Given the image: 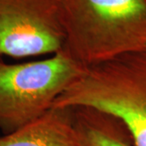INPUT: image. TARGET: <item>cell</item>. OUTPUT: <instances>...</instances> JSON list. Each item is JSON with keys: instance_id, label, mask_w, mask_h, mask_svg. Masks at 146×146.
Segmentation results:
<instances>
[{"instance_id": "52a82bcc", "label": "cell", "mask_w": 146, "mask_h": 146, "mask_svg": "<svg viewBox=\"0 0 146 146\" xmlns=\"http://www.w3.org/2000/svg\"><path fill=\"white\" fill-rule=\"evenodd\" d=\"M0 63H1V61H0Z\"/></svg>"}, {"instance_id": "3957f363", "label": "cell", "mask_w": 146, "mask_h": 146, "mask_svg": "<svg viewBox=\"0 0 146 146\" xmlns=\"http://www.w3.org/2000/svg\"><path fill=\"white\" fill-rule=\"evenodd\" d=\"M84 70L63 50L41 61L1 62L0 129L7 135L41 118Z\"/></svg>"}, {"instance_id": "277c9868", "label": "cell", "mask_w": 146, "mask_h": 146, "mask_svg": "<svg viewBox=\"0 0 146 146\" xmlns=\"http://www.w3.org/2000/svg\"><path fill=\"white\" fill-rule=\"evenodd\" d=\"M64 42L59 0H0V54H56Z\"/></svg>"}, {"instance_id": "5b68a950", "label": "cell", "mask_w": 146, "mask_h": 146, "mask_svg": "<svg viewBox=\"0 0 146 146\" xmlns=\"http://www.w3.org/2000/svg\"><path fill=\"white\" fill-rule=\"evenodd\" d=\"M0 146H78L72 107L52 108L36 121L0 137Z\"/></svg>"}, {"instance_id": "7a4b0ae2", "label": "cell", "mask_w": 146, "mask_h": 146, "mask_svg": "<svg viewBox=\"0 0 146 146\" xmlns=\"http://www.w3.org/2000/svg\"><path fill=\"white\" fill-rule=\"evenodd\" d=\"M89 106L115 115L146 146V49L85 68L53 108Z\"/></svg>"}, {"instance_id": "8992f818", "label": "cell", "mask_w": 146, "mask_h": 146, "mask_svg": "<svg viewBox=\"0 0 146 146\" xmlns=\"http://www.w3.org/2000/svg\"><path fill=\"white\" fill-rule=\"evenodd\" d=\"M78 146H135L127 126L115 115L89 106L72 107Z\"/></svg>"}, {"instance_id": "6da1fadb", "label": "cell", "mask_w": 146, "mask_h": 146, "mask_svg": "<svg viewBox=\"0 0 146 146\" xmlns=\"http://www.w3.org/2000/svg\"><path fill=\"white\" fill-rule=\"evenodd\" d=\"M63 50L88 68L146 49V0H59Z\"/></svg>"}]
</instances>
